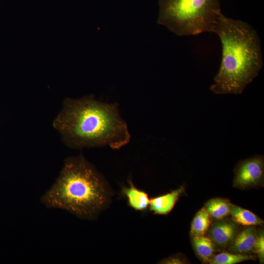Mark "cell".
Instances as JSON below:
<instances>
[{"instance_id": "13", "label": "cell", "mask_w": 264, "mask_h": 264, "mask_svg": "<svg viewBox=\"0 0 264 264\" xmlns=\"http://www.w3.org/2000/svg\"><path fill=\"white\" fill-rule=\"evenodd\" d=\"M210 216L205 208L198 212L191 224V233L193 236L205 234L210 225Z\"/></svg>"}, {"instance_id": "5", "label": "cell", "mask_w": 264, "mask_h": 264, "mask_svg": "<svg viewBox=\"0 0 264 264\" xmlns=\"http://www.w3.org/2000/svg\"><path fill=\"white\" fill-rule=\"evenodd\" d=\"M264 172V162L262 155L241 161L234 170V186L245 189L258 185L263 181Z\"/></svg>"}, {"instance_id": "10", "label": "cell", "mask_w": 264, "mask_h": 264, "mask_svg": "<svg viewBox=\"0 0 264 264\" xmlns=\"http://www.w3.org/2000/svg\"><path fill=\"white\" fill-rule=\"evenodd\" d=\"M230 214L233 220L239 224L253 226L264 223V221L257 215L237 205H231Z\"/></svg>"}, {"instance_id": "11", "label": "cell", "mask_w": 264, "mask_h": 264, "mask_svg": "<svg viewBox=\"0 0 264 264\" xmlns=\"http://www.w3.org/2000/svg\"><path fill=\"white\" fill-rule=\"evenodd\" d=\"M192 244L197 254L205 262L210 261L215 252L214 244L209 238L201 236H194Z\"/></svg>"}, {"instance_id": "12", "label": "cell", "mask_w": 264, "mask_h": 264, "mask_svg": "<svg viewBox=\"0 0 264 264\" xmlns=\"http://www.w3.org/2000/svg\"><path fill=\"white\" fill-rule=\"evenodd\" d=\"M231 204L227 200L215 198L209 200L205 204V209L210 216L220 220L230 214Z\"/></svg>"}, {"instance_id": "7", "label": "cell", "mask_w": 264, "mask_h": 264, "mask_svg": "<svg viewBox=\"0 0 264 264\" xmlns=\"http://www.w3.org/2000/svg\"><path fill=\"white\" fill-rule=\"evenodd\" d=\"M184 191L183 186L166 194L150 199L149 209L154 214L167 215L174 208L179 197Z\"/></svg>"}, {"instance_id": "8", "label": "cell", "mask_w": 264, "mask_h": 264, "mask_svg": "<svg viewBox=\"0 0 264 264\" xmlns=\"http://www.w3.org/2000/svg\"><path fill=\"white\" fill-rule=\"evenodd\" d=\"M129 186H123L122 193L128 200L129 205L136 211H144L149 207L150 199L145 191L136 188L130 179Z\"/></svg>"}, {"instance_id": "6", "label": "cell", "mask_w": 264, "mask_h": 264, "mask_svg": "<svg viewBox=\"0 0 264 264\" xmlns=\"http://www.w3.org/2000/svg\"><path fill=\"white\" fill-rule=\"evenodd\" d=\"M237 232V227L234 223L229 220H220L213 224L209 234L218 245L225 247L231 243Z\"/></svg>"}, {"instance_id": "9", "label": "cell", "mask_w": 264, "mask_h": 264, "mask_svg": "<svg viewBox=\"0 0 264 264\" xmlns=\"http://www.w3.org/2000/svg\"><path fill=\"white\" fill-rule=\"evenodd\" d=\"M257 232L254 227H249L235 236L231 242L230 250L237 253H248L254 249Z\"/></svg>"}, {"instance_id": "14", "label": "cell", "mask_w": 264, "mask_h": 264, "mask_svg": "<svg viewBox=\"0 0 264 264\" xmlns=\"http://www.w3.org/2000/svg\"><path fill=\"white\" fill-rule=\"evenodd\" d=\"M253 258L249 255L222 252L214 256L209 262L211 264H235Z\"/></svg>"}, {"instance_id": "1", "label": "cell", "mask_w": 264, "mask_h": 264, "mask_svg": "<svg viewBox=\"0 0 264 264\" xmlns=\"http://www.w3.org/2000/svg\"><path fill=\"white\" fill-rule=\"evenodd\" d=\"M53 125L65 143L73 148L109 146L118 149L130 140L117 105L100 102L93 95L65 99Z\"/></svg>"}, {"instance_id": "3", "label": "cell", "mask_w": 264, "mask_h": 264, "mask_svg": "<svg viewBox=\"0 0 264 264\" xmlns=\"http://www.w3.org/2000/svg\"><path fill=\"white\" fill-rule=\"evenodd\" d=\"M111 196L104 177L79 155L65 160L60 175L41 201L47 208L66 210L81 219L92 220L108 207Z\"/></svg>"}, {"instance_id": "16", "label": "cell", "mask_w": 264, "mask_h": 264, "mask_svg": "<svg viewBox=\"0 0 264 264\" xmlns=\"http://www.w3.org/2000/svg\"><path fill=\"white\" fill-rule=\"evenodd\" d=\"M163 264H183L184 262L180 258L176 257H171L163 260Z\"/></svg>"}, {"instance_id": "2", "label": "cell", "mask_w": 264, "mask_h": 264, "mask_svg": "<svg viewBox=\"0 0 264 264\" xmlns=\"http://www.w3.org/2000/svg\"><path fill=\"white\" fill-rule=\"evenodd\" d=\"M220 39V66L210 89L217 94H240L263 66L261 41L247 22L220 14L213 32Z\"/></svg>"}, {"instance_id": "15", "label": "cell", "mask_w": 264, "mask_h": 264, "mask_svg": "<svg viewBox=\"0 0 264 264\" xmlns=\"http://www.w3.org/2000/svg\"><path fill=\"white\" fill-rule=\"evenodd\" d=\"M254 249L258 255L261 263H263L264 261V234L262 230L257 233Z\"/></svg>"}, {"instance_id": "4", "label": "cell", "mask_w": 264, "mask_h": 264, "mask_svg": "<svg viewBox=\"0 0 264 264\" xmlns=\"http://www.w3.org/2000/svg\"><path fill=\"white\" fill-rule=\"evenodd\" d=\"M157 22L177 36L213 32L220 0H159Z\"/></svg>"}]
</instances>
